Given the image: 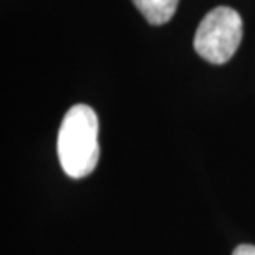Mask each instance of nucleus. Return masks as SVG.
<instances>
[{
    "label": "nucleus",
    "mask_w": 255,
    "mask_h": 255,
    "mask_svg": "<svg viewBox=\"0 0 255 255\" xmlns=\"http://www.w3.org/2000/svg\"><path fill=\"white\" fill-rule=\"evenodd\" d=\"M232 255H255V246L242 244V246H239L236 251L232 252Z\"/></svg>",
    "instance_id": "4"
},
{
    "label": "nucleus",
    "mask_w": 255,
    "mask_h": 255,
    "mask_svg": "<svg viewBox=\"0 0 255 255\" xmlns=\"http://www.w3.org/2000/svg\"><path fill=\"white\" fill-rule=\"evenodd\" d=\"M98 116L88 105H75L66 111L58 129L57 151L66 176L81 179L95 171L100 159Z\"/></svg>",
    "instance_id": "1"
},
{
    "label": "nucleus",
    "mask_w": 255,
    "mask_h": 255,
    "mask_svg": "<svg viewBox=\"0 0 255 255\" xmlns=\"http://www.w3.org/2000/svg\"><path fill=\"white\" fill-rule=\"evenodd\" d=\"M244 23L231 7H216L201 20L194 37V48L206 62L222 65L229 62L242 42Z\"/></svg>",
    "instance_id": "2"
},
{
    "label": "nucleus",
    "mask_w": 255,
    "mask_h": 255,
    "mask_svg": "<svg viewBox=\"0 0 255 255\" xmlns=\"http://www.w3.org/2000/svg\"><path fill=\"white\" fill-rule=\"evenodd\" d=\"M132 3L151 25H162L176 13L179 0H132Z\"/></svg>",
    "instance_id": "3"
}]
</instances>
